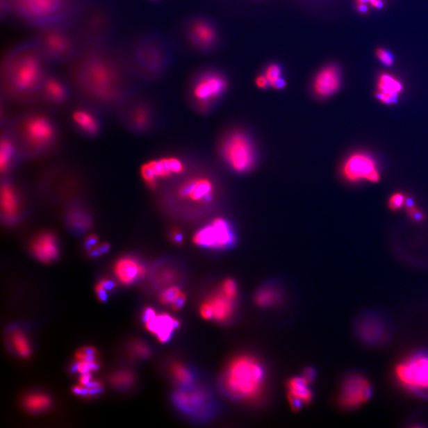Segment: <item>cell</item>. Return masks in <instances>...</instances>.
<instances>
[{
	"label": "cell",
	"mask_w": 428,
	"mask_h": 428,
	"mask_svg": "<svg viewBox=\"0 0 428 428\" xmlns=\"http://www.w3.org/2000/svg\"><path fill=\"white\" fill-rule=\"evenodd\" d=\"M266 381V371L260 360L242 354L230 361L222 379V390L238 401L251 402L260 397Z\"/></svg>",
	"instance_id": "cell-1"
},
{
	"label": "cell",
	"mask_w": 428,
	"mask_h": 428,
	"mask_svg": "<svg viewBox=\"0 0 428 428\" xmlns=\"http://www.w3.org/2000/svg\"><path fill=\"white\" fill-rule=\"evenodd\" d=\"M395 377L404 390L428 396V352H415L403 359L395 368Z\"/></svg>",
	"instance_id": "cell-2"
},
{
	"label": "cell",
	"mask_w": 428,
	"mask_h": 428,
	"mask_svg": "<svg viewBox=\"0 0 428 428\" xmlns=\"http://www.w3.org/2000/svg\"><path fill=\"white\" fill-rule=\"evenodd\" d=\"M222 153L224 162L236 172L245 173L255 165L254 145L244 133H230L224 140Z\"/></svg>",
	"instance_id": "cell-3"
},
{
	"label": "cell",
	"mask_w": 428,
	"mask_h": 428,
	"mask_svg": "<svg viewBox=\"0 0 428 428\" xmlns=\"http://www.w3.org/2000/svg\"><path fill=\"white\" fill-rule=\"evenodd\" d=\"M373 395V387L367 377L351 374L343 379L338 402L343 409L352 410L361 407Z\"/></svg>",
	"instance_id": "cell-4"
},
{
	"label": "cell",
	"mask_w": 428,
	"mask_h": 428,
	"mask_svg": "<svg viewBox=\"0 0 428 428\" xmlns=\"http://www.w3.org/2000/svg\"><path fill=\"white\" fill-rule=\"evenodd\" d=\"M234 235L230 224L223 217H216L211 223L197 231L194 244L210 249H224L232 245Z\"/></svg>",
	"instance_id": "cell-5"
},
{
	"label": "cell",
	"mask_w": 428,
	"mask_h": 428,
	"mask_svg": "<svg viewBox=\"0 0 428 428\" xmlns=\"http://www.w3.org/2000/svg\"><path fill=\"white\" fill-rule=\"evenodd\" d=\"M227 79L217 72L210 71L200 75L194 83L192 94L201 110L209 108L227 91Z\"/></svg>",
	"instance_id": "cell-6"
},
{
	"label": "cell",
	"mask_w": 428,
	"mask_h": 428,
	"mask_svg": "<svg viewBox=\"0 0 428 428\" xmlns=\"http://www.w3.org/2000/svg\"><path fill=\"white\" fill-rule=\"evenodd\" d=\"M184 170V163L176 157H165L145 163L140 167V176L149 188L154 189L158 179L176 176Z\"/></svg>",
	"instance_id": "cell-7"
},
{
	"label": "cell",
	"mask_w": 428,
	"mask_h": 428,
	"mask_svg": "<svg viewBox=\"0 0 428 428\" xmlns=\"http://www.w3.org/2000/svg\"><path fill=\"white\" fill-rule=\"evenodd\" d=\"M173 401L179 409L190 415H204L211 408L209 393L199 387L186 386L174 393Z\"/></svg>",
	"instance_id": "cell-8"
},
{
	"label": "cell",
	"mask_w": 428,
	"mask_h": 428,
	"mask_svg": "<svg viewBox=\"0 0 428 428\" xmlns=\"http://www.w3.org/2000/svg\"><path fill=\"white\" fill-rule=\"evenodd\" d=\"M343 174L351 182L367 180L377 183L380 180L376 163L371 157L363 154H356L349 157L343 165Z\"/></svg>",
	"instance_id": "cell-9"
},
{
	"label": "cell",
	"mask_w": 428,
	"mask_h": 428,
	"mask_svg": "<svg viewBox=\"0 0 428 428\" xmlns=\"http://www.w3.org/2000/svg\"><path fill=\"white\" fill-rule=\"evenodd\" d=\"M215 192V185L212 180L201 176L189 179L178 190L180 199L201 205L209 204Z\"/></svg>",
	"instance_id": "cell-10"
},
{
	"label": "cell",
	"mask_w": 428,
	"mask_h": 428,
	"mask_svg": "<svg viewBox=\"0 0 428 428\" xmlns=\"http://www.w3.org/2000/svg\"><path fill=\"white\" fill-rule=\"evenodd\" d=\"M41 65L35 56L28 55L20 60L13 72L14 85L26 91L35 87L40 80Z\"/></svg>",
	"instance_id": "cell-11"
},
{
	"label": "cell",
	"mask_w": 428,
	"mask_h": 428,
	"mask_svg": "<svg viewBox=\"0 0 428 428\" xmlns=\"http://www.w3.org/2000/svg\"><path fill=\"white\" fill-rule=\"evenodd\" d=\"M341 72L339 67L329 65L321 69L313 81V91L319 98L326 99L336 94L341 87Z\"/></svg>",
	"instance_id": "cell-12"
},
{
	"label": "cell",
	"mask_w": 428,
	"mask_h": 428,
	"mask_svg": "<svg viewBox=\"0 0 428 428\" xmlns=\"http://www.w3.org/2000/svg\"><path fill=\"white\" fill-rule=\"evenodd\" d=\"M234 301L229 299L220 290L202 303L200 314L205 320H214L224 322L233 316Z\"/></svg>",
	"instance_id": "cell-13"
},
{
	"label": "cell",
	"mask_w": 428,
	"mask_h": 428,
	"mask_svg": "<svg viewBox=\"0 0 428 428\" xmlns=\"http://www.w3.org/2000/svg\"><path fill=\"white\" fill-rule=\"evenodd\" d=\"M356 332L360 339L371 345H381L388 336L387 325L374 314H367L360 318Z\"/></svg>",
	"instance_id": "cell-14"
},
{
	"label": "cell",
	"mask_w": 428,
	"mask_h": 428,
	"mask_svg": "<svg viewBox=\"0 0 428 428\" xmlns=\"http://www.w3.org/2000/svg\"><path fill=\"white\" fill-rule=\"evenodd\" d=\"M85 77L95 88V92L103 97L109 94L111 83L115 80L114 73L100 62H92L87 67Z\"/></svg>",
	"instance_id": "cell-15"
},
{
	"label": "cell",
	"mask_w": 428,
	"mask_h": 428,
	"mask_svg": "<svg viewBox=\"0 0 428 428\" xmlns=\"http://www.w3.org/2000/svg\"><path fill=\"white\" fill-rule=\"evenodd\" d=\"M33 255L43 263H49L59 255L58 240L52 233H42L33 239L31 245Z\"/></svg>",
	"instance_id": "cell-16"
},
{
	"label": "cell",
	"mask_w": 428,
	"mask_h": 428,
	"mask_svg": "<svg viewBox=\"0 0 428 428\" xmlns=\"http://www.w3.org/2000/svg\"><path fill=\"white\" fill-rule=\"evenodd\" d=\"M22 13L33 19L47 18L58 13L61 0H17Z\"/></svg>",
	"instance_id": "cell-17"
},
{
	"label": "cell",
	"mask_w": 428,
	"mask_h": 428,
	"mask_svg": "<svg viewBox=\"0 0 428 428\" xmlns=\"http://www.w3.org/2000/svg\"><path fill=\"white\" fill-rule=\"evenodd\" d=\"M145 324L146 329L156 335L160 343L170 340L174 330L180 326L179 321L167 313L156 314Z\"/></svg>",
	"instance_id": "cell-18"
},
{
	"label": "cell",
	"mask_w": 428,
	"mask_h": 428,
	"mask_svg": "<svg viewBox=\"0 0 428 428\" xmlns=\"http://www.w3.org/2000/svg\"><path fill=\"white\" fill-rule=\"evenodd\" d=\"M54 128L47 118L37 116L31 118L26 124V134L33 144L44 145L54 137Z\"/></svg>",
	"instance_id": "cell-19"
},
{
	"label": "cell",
	"mask_w": 428,
	"mask_h": 428,
	"mask_svg": "<svg viewBox=\"0 0 428 428\" xmlns=\"http://www.w3.org/2000/svg\"><path fill=\"white\" fill-rule=\"evenodd\" d=\"M115 273L122 283L131 285L135 280L144 277L146 269L134 258L126 256L116 262Z\"/></svg>",
	"instance_id": "cell-20"
},
{
	"label": "cell",
	"mask_w": 428,
	"mask_h": 428,
	"mask_svg": "<svg viewBox=\"0 0 428 428\" xmlns=\"http://www.w3.org/2000/svg\"><path fill=\"white\" fill-rule=\"evenodd\" d=\"M403 86L401 82L391 75L383 73L377 81L376 97L386 104L396 103L400 93L402 92Z\"/></svg>",
	"instance_id": "cell-21"
},
{
	"label": "cell",
	"mask_w": 428,
	"mask_h": 428,
	"mask_svg": "<svg viewBox=\"0 0 428 428\" xmlns=\"http://www.w3.org/2000/svg\"><path fill=\"white\" fill-rule=\"evenodd\" d=\"M190 36L197 46L207 48L215 42L217 33L210 22L198 21L191 27Z\"/></svg>",
	"instance_id": "cell-22"
},
{
	"label": "cell",
	"mask_w": 428,
	"mask_h": 428,
	"mask_svg": "<svg viewBox=\"0 0 428 428\" xmlns=\"http://www.w3.org/2000/svg\"><path fill=\"white\" fill-rule=\"evenodd\" d=\"M1 208L6 218L13 220L18 215L19 201L13 188L5 185L1 190Z\"/></svg>",
	"instance_id": "cell-23"
},
{
	"label": "cell",
	"mask_w": 428,
	"mask_h": 428,
	"mask_svg": "<svg viewBox=\"0 0 428 428\" xmlns=\"http://www.w3.org/2000/svg\"><path fill=\"white\" fill-rule=\"evenodd\" d=\"M311 385V383L302 376L292 377L287 383L289 393L301 399L304 404H308L312 401L313 393L311 388H309Z\"/></svg>",
	"instance_id": "cell-24"
},
{
	"label": "cell",
	"mask_w": 428,
	"mask_h": 428,
	"mask_svg": "<svg viewBox=\"0 0 428 428\" xmlns=\"http://www.w3.org/2000/svg\"><path fill=\"white\" fill-rule=\"evenodd\" d=\"M24 404L30 412L39 413L50 407L51 399L44 393H31L25 397Z\"/></svg>",
	"instance_id": "cell-25"
},
{
	"label": "cell",
	"mask_w": 428,
	"mask_h": 428,
	"mask_svg": "<svg viewBox=\"0 0 428 428\" xmlns=\"http://www.w3.org/2000/svg\"><path fill=\"white\" fill-rule=\"evenodd\" d=\"M73 120L79 126L88 133L94 134L98 131V123L94 117L89 113L83 110H77L73 114Z\"/></svg>",
	"instance_id": "cell-26"
},
{
	"label": "cell",
	"mask_w": 428,
	"mask_h": 428,
	"mask_svg": "<svg viewBox=\"0 0 428 428\" xmlns=\"http://www.w3.org/2000/svg\"><path fill=\"white\" fill-rule=\"evenodd\" d=\"M171 371L174 379L176 380L179 384L184 386H190L193 384L195 375L192 371H190L186 365L179 363H174L172 365Z\"/></svg>",
	"instance_id": "cell-27"
},
{
	"label": "cell",
	"mask_w": 428,
	"mask_h": 428,
	"mask_svg": "<svg viewBox=\"0 0 428 428\" xmlns=\"http://www.w3.org/2000/svg\"><path fill=\"white\" fill-rule=\"evenodd\" d=\"M279 298L277 290L272 287H265L258 290L255 297V302L258 306L268 307L274 305L279 301Z\"/></svg>",
	"instance_id": "cell-28"
},
{
	"label": "cell",
	"mask_w": 428,
	"mask_h": 428,
	"mask_svg": "<svg viewBox=\"0 0 428 428\" xmlns=\"http://www.w3.org/2000/svg\"><path fill=\"white\" fill-rule=\"evenodd\" d=\"M49 48L56 53H64L69 49V43L67 39L59 33H49L46 38Z\"/></svg>",
	"instance_id": "cell-29"
},
{
	"label": "cell",
	"mask_w": 428,
	"mask_h": 428,
	"mask_svg": "<svg viewBox=\"0 0 428 428\" xmlns=\"http://www.w3.org/2000/svg\"><path fill=\"white\" fill-rule=\"evenodd\" d=\"M14 346L22 357L27 358L31 356V350L29 343L21 331H15L13 335Z\"/></svg>",
	"instance_id": "cell-30"
},
{
	"label": "cell",
	"mask_w": 428,
	"mask_h": 428,
	"mask_svg": "<svg viewBox=\"0 0 428 428\" xmlns=\"http://www.w3.org/2000/svg\"><path fill=\"white\" fill-rule=\"evenodd\" d=\"M13 145L8 139L2 140L0 146V170H7L13 156Z\"/></svg>",
	"instance_id": "cell-31"
},
{
	"label": "cell",
	"mask_w": 428,
	"mask_h": 428,
	"mask_svg": "<svg viewBox=\"0 0 428 428\" xmlns=\"http://www.w3.org/2000/svg\"><path fill=\"white\" fill-rule=\"evenodd\" d=\"M110 383L117 388H128L133 384L134 377L132 373L127 371H120L115 373L110 377Z\"/></svg>",
	"instance_id": "cell-32"
},
{
	"label": "cell",
	"mask_w": 428,
	"mask_h": 428,
	"mask_svg": "<svg viewBox=\"0 0 428 428\" xmlns=\"http://www.w3.org/2000/svg\"><path fill=\"white\" fill-rule=\"evenodd\" d=\"M183 293L179 287L172 286L163 291L160 297V302L163 305H172Z\"/></svg>",
	"instance_id": "cell-33"
},
{
	"label": "cell",
	"mask_w": 428,
	"mask_h": 428,
	"mask_svg": "<svg viewBox=\"0 0 428 428\" xmlns=\"http://www.w3.org/2000/svg\"><path fill=\"white\" fill-rule=\"evenodd\" d=\"M100 368V365L95 361H85V360H83V361H77L73 365L72 368V372H76L78 371L79 373L81 374H87L92 372V371H97Z\"/></svg>",
	"instance_id": "cell-34"
},
{
	"label": "cell",
	"mask_w": 428,
	"mask_h": 428,
	"mask_svg": "<svg viewBox=\"0 0 428 428\" xmlns=\"http://www.w3.org/2000/svg\"><path fill=\"white\" fill-rule=\"evenodd\" d=\"M47 92L49 97L56 101H60L65 97V90L58 82L51 80L47 83Z\"/></svg>",
	"instance_id": "cell-35"
},
{
	"label": "cell",
	"mask_w": 428,
	"mask_h": 428,
	"mask_svg": "<svg viewBox=\"0 0 428 428\" xmlns=\"http://www.w3.org/2000/svg\"><path fill=\"white\" fill-rule=\"evenodd\" d=\"M281 74H283V69H281V67L279 64L276 63L269 65L266 67L265 72H264V75L268 79L270 86H272L274 82L283 77Z\"/></svg>",
	"instance_id": "cell-36"
},
{
	"label": "cell",
	"mask_w": 428,
	"mask_h": 428,
	"mask_svg": "<svg viewBox=\"0 0 428 428\" xmlns=\"http://www.w3.org/2000/svg\"><path fill=\"white\" fill-rule=\"evenodd\" d=\"M221 291L229 299L235 302L236 297L238 296V286H236L234 280L228 279L223 281Z\"/></svg>",
	"instance_id": "cell-37"
},
{
	"label": "cell",
	"mask_w": 428,
	"mask_h": 428,
	"mask_svg": "<svg viewBox=\"0 0 428 428\" xmlns=\"http://www.w3.org/2000/svg\"><path fill=\"white\" fill-rule=\"evenodd\" d=\"M133 352L140 358H147L150 356V349L142 341H135L133 345Z\"/></svg>",
	"instance_id": "cell-38"
},
{
	"label": "cell",
	"mask_w": 428,
	"mask_h": 428,
	"mask_svg": "<svg viewBox=\"0 0 428 428\" xmlns=\"http://www.w3.org/2000/svg\"><path fill=\"white\" fill-rule=\"evenodd\" d=\"M376 55L383 65L386 66H391L393 65V56L390 51H388V50L382 48L377 49L376 50Z\"/></svg>",
	"instance_id": "cell-39"
},
{
	"label": "cell",
	"mask_w": 428,
	"mask_h": 428,
	"mask_svg": "<svg viewBox=\"0 0 428 428\" xmlns=\"http://www.w3.org/2000/svg\"><path fill=\"white\" fill-rule=\"evenodd\" d=\"M134 123L140 127H143L147 125L149 121V115L147 110L140 108L138 109L133 115Z\"/></svg>",
	"instance_id": "cell-40"
},
{
	"label": "cell",
	"mask_w": 428,
	"mask_h": 428,
	"mask_svg": "<svg viewBox=\"0 0 428 428\" xmlns=\"http://www.w3.org/2000/svg\"><path fill=\"white\" fill-rule=\"evenodd\" d=\"M404 201L405 197L401 193H397L391 197L388 206L392 210L397 211L404 205Z\"/></svg>",
	"instance_id": "cell-41"
},
{
	"label": "cell",
	"mask_w": 428,
	"mask_h": 428,
	"mask_svg": "<svg viewBox=\"0 0 428 428\" xmlns=\"http://www.w3.org/2000/svg\"><path fill=\"white\" fill-rule=\"evenodd\" d=\"M288 400L289 402L291 405V408L293 410L298 411L302 409V405L304 404L303 402L301 399L293 395V394H288Z\"/></svg>",
	"instance_id": "cell-42"
},
{
	"label": "cell",
	"mask_w": 428,
	"mask_h": 428,
	"mask_svg": "<svg viewBox=\"0 0 428 428\" xmlns=\"http://www.w3.org/2000/svg\"><path fill=\"white\" fill-rule=\"evenodd\" d=\"M317 372L313 368H307L304 370L302 377L309 383H311L316 379Z\"/></svg>",
	"instance_id": "cell-43"
},
{
	"label": "cell",
	"mask_w": 428,
	"mask_h": 428,
	"mask_svg": "<svg viewBox=\"0 0 428 428\" xmlns=\"http://www.w3.org/2000/svg\"><path fill=\"white\" fill-rule=\"evenodd\" d=\"M256 83L258 88L266 89L270 86V83L267 76L264 74L260 75L256 78Z\"/></svg>",
	"instance_id": "cell-44"
},
{
	"label": "cell",
	"mask_w": 428,
	"mask_h": 428,
	"mask_svg": "<svg viewBox=\"0 0 428 428\" xmlns=\"http://www.w3.org/2000/svg\"><path fill=\"white\" fill-rule=\"evenodd\" d=\"M105 290H106L104 289L103 284L101 283V281L97 286H95V292L97 293L98 298L100 302H104L107 300V295Z\"/></svg>",
	"instance_id": "cell-45"
},
{
	"label": "cell",
	"mask_w": 428,
	"mask_h": 428,
	"mask_svg": "<svg viewBox=\"0 0 428 428\" xmlns=\"http://www.w3.org/2000/svg\"><path fill=\"white\" fill-rule=\"evenodd\" d=\"M171 238L174 243L180 244L183 241V236L181 233V231H179L178 229H174L172 231L171 233Z\"/></svg>",
	"instance_id": "cell-46"
},
{
	"label": "cell",
	"mask_w": 428,
	"mask_h": 428,
	"mask_svg": "<svg viewBox=\"0 0 428 428\" xmlns=\"http://www.w3.org/2000/svg\"><path fill=\"white\" fill-rule=\"evenodd\" d=\"M72 392L79 396H89V390L86 386H76L72 388Z\"/></svg>",
	"instance_id": "cell-47"
},
{
	"label": "cell",
	"mask_w": 428,
	"mask_h": 428,
	"mask_svg": "<svg viewBox=\"0 0 428 428\" xmlns=\"http://www.w3.org/2000/svg\"><path fill=\"white\" fill-rule=\"evenodd\" d=\"M186 302V295L183 294L180 296L178 299L174 302L172 305V307L174 309V311H179L180 308H182L183 306H184V303Z\"/></svg>",
	"instance_id": "cell-48"
},
{
	"label": "cell",
	"mask_w": 428,
	"mask_h": 428,
	"mask_svg": "<svg viewBox=\"0 0 428 428\" xmlns=\"http://www.w3.org/2000/svg\"><path fill=\"white\" fill-rule=\"evenodd\" d=\"M156 315V311L153 308H146L143 313V321L145 323L146 321L149 320L151 318H154Z\"/></svg>",
	"instance_id": "cell-49"
},
{
	"label": "cell",
	"mask_w": 428,
	"mask_h": 428,
	"mask_svg": "<svg viewBox=\"0 0 428 428\" xmlns=\"http://www.w3.org/2000/svg\"><path fill=\"white\" fill-rule=\"evenodd\" d=\"M92 380V374L90 373L82 374L80 379V384L83 386H87L88 383Z\"/></svg>",
	"instance_id": "cell-50"
},
{
	"label": "cell",
	"mask_w": 428,
	"mask_h": 428,
	"mask_svg": "<svg viewBox=\"0 0 428 428\" xmlns=\"http://www.w3.org/2000/svg\"><path fill=\"white\" fill-rule=\"evenodd\" d=\"M101 283L103 284L104 289L106 290H111L112 289H114L115 286L114 281L108 279H103L101 281Z\"/></svg>",
	"instance_id": "cell-51"
},
{
	"label": "cell",
	"mask_w": 428,
	"mask_h": 428,
	"mask_svg": "<svg viewBox=\"0 0 428 428\" xmlns=\"http://www.w3.org/2000/svg\"><path fill=\"white\" fill-rule=\"evenodd\" d=\"M97 240L98 239L97 236H89L86 242V245H87V247L88 250L91 249L92 246L97 245Z\"/></svg>",
	"instance_id": "cell-52"
},
{
	"label": "cell",
	"mask_w": 428,
	"mask_h": 428,
	"mask_svg": "<svg viewBox=\"0 0 428 428\" xmlns=\"http://www.w3.org/2000/svg\"><path fill=\"white\" fill-rule=\"evenodd\" d=\"M286 84V81L284 80V78L281 77L279 79V80L274 82L272 84V87H273L275 89L281 90L285 88Z\"/></svg>",
	"instance_id": "cell-53"
},
{
	"label": "cell",
	"mask_w": 428,
	"mask_h": 428,
	"mask_svg": "<svg viewBox=\"0 0 428 428\" xmlns=\"http://www.w3.org/2000/svg\"><path fill=\"white\" fill-rule=\"evenodd\" d=\"M88 390H89V396L97 395V394H99L103 392L102 386L88 388Z\"/></svg>",
	"instance_id": "cell-54"
},
{
	"label": "cell",
	"mask_w": 428,
	"mask_h": 428,
	"mask_svg": "<svg viewBox=\"0 0 428 428\" xmlns=\"http://www.w3.org/2000/svg\"><path fill=\"white\" fill-rule=\"evenodd\" d=\"M102 386V384L98 381H90L86 387L88 388H94V387H100Z\"/></svg>",
	"instance_id": "cell-55"
}]
</instances>
